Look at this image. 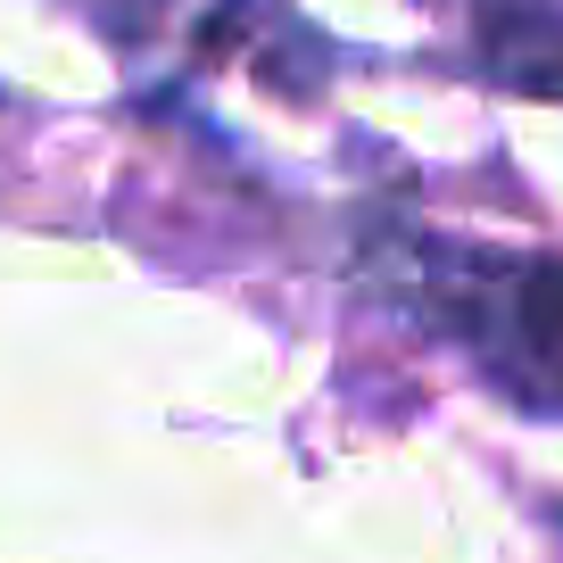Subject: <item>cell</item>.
<instances>
[{
  "instance_id": "6da1fadb",
  "label": "cell",
  "mask_w": 563,
  "mask_h": 563,
  "mask_svg": "<svg viewBox=\"0 0 563 563\" xmlns=\"http://www.w3.org/2000/svg\"><path fill=\"white\" fill-rule=\"evenodd\" d=\"M406 290L440 323L481 382L522 415L563 422V257L514 249H422Z\"/></svg>"
}]
</instances>
